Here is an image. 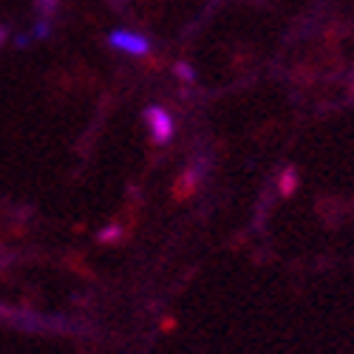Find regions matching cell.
Segmentation results:
<instances>
[{"instance_id":"obj_3","label":"cell","mask_w":354,"mask_h":354,"mask_svg":"<svg viewBox=\"0 0 354 354\" xmlns=\"http://www.w3.org/2000/svg\"><path fill=\"white\" fill-rule=\"evenodd\" d=\"M295 179H298V173H295L292 167L283 170V176H281V190H283V193H292V190H295Z\"/></svg>"},{"instance_id":"obj_2","label":"cell","mask_w":354,"mask_h":354,"mask_svg":"<svg viewBox=\"0 0 354 354\" xmlns=\"http://www.w3.org/2000/svg\"><path fill=\"white\" fill-rule=\"evenodd\" d=\"M108 43H111L113 48L125 51V54H133V57H142V54L151 51V43H147V37L133 35V32H113Z\"/></svg>"},{"instance_id":"obj_4","label":"cell","mask_w":354,"mask_h":354,"mask_svg":"<svg viewBox=\"0 0 354 354\" xmlns=\"http://www.w3.org/2000/svg\"><path fill=\"white\" fill-rule=\"evenodd\" d=\"M179 74H182V77H185V80H187V77H190V80H193V71H187V66H179Z\"/></svg>"},{"instance_id":"obj_1","label":"cell","mask_w":354,"mask_h":354,"mask_svg":"<svg viewBox=\"0 0 354 354\" xmlns=\"http://www.w3.org/2000/svg\"><path fill=\"white\" fill-rule=\"evenodd\" d=\"M145 125H147V131H151V139L156 145L170 142V136H173V120H170V113L165 108H159V105L147 108L145 111Z\"/></svg>"}]
</instances>
